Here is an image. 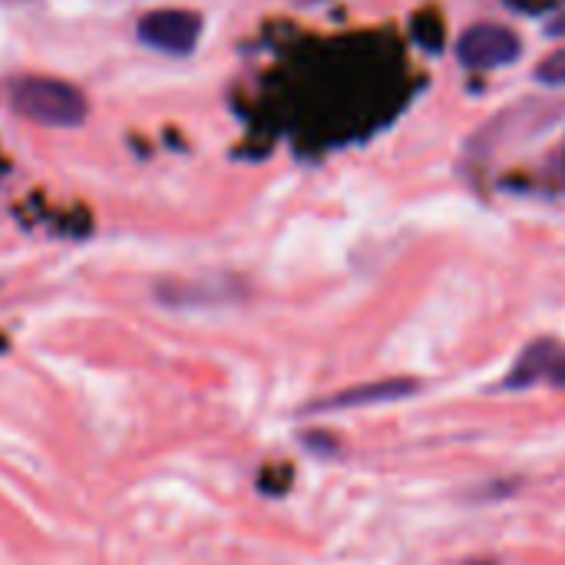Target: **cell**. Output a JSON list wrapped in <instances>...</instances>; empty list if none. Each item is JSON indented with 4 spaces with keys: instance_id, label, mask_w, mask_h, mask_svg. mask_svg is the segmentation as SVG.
<instances>
[{
    "instance_id": "cell-1",
    "label": "cell",
    "mask_w": 565,
    "mask_h": 565,
    "mask_svg": "<svg viewBox=\"0 0 565 565\" xmlns=\"http://www.w3.org/2000/svg\"><path fill=\"white\" fill-rule=\"evenodd\" d=\"M13 103L23 116L43 126H79L86 119V99L60 79L26 76L13 83Z\"/></svg>"
},
{
    "instance_id": "cell-2",
    "label": "cell",
    "mask_w": 565,
    "mask_h": 565,
    "mask_svg": "<svg viewBox=\"0 0 565 565\" xmlns=\"http://www.w3.org/2000/svg\"><path fill=\"white\" fill-rule=\"evenodd\" d=\"M199 33H202V17L192 10H152L139 20V40L172 56L192 53Z\"/></svg>"
},
{
    "instance_id": "cell-3",
    "label": "cell",
    "mask_w": 565,
    "mask_h": 565,
    "mask_svg": "<svg viewBox=\"0 0 565 565\" xmlns=\"http://www.w3.org/2000/svg\"><path fill=\"white\" fill-rule=\"evenodd\" d=\"M536 384L565 387V344L553 341V338L533 341L503 381L507 391H526Z\"/></svg>"
},
{
    "instance_id": "cell-4",
    "label": "cell",
    "mask_w": 565,
    "mask_h": 565,
    "mask_svg": "<svg viewBox=\"0 0 565 565\" xmlns=\"http://www.w3.org/2000/svg\"><path fill=\"white\" fill-rule=\"evenodd\" d=\"M520 56V36L500 23H477L460 36V63L470 70H497Z\"/></svg>"
},
{
    "instance_id": "cell-5",
    "label": "cell",
    "mask_w": 565,
    "mask_h": 565,
    "mask_svg": "<svg viewBox=\"0 0 565 565\" xmlns=\"http://www.w3.org/2000/svg\"><path fill=\"white\" fill-rule=\"evenodd\" d=\"M417 391L414 381L407 377H397V381H374V384H364V387H354V391H344V394H334L328 401H318L311 404L308 411H354V407H371V404H387V401H401V397H411Z\"/></svg>"
},
{
    "instance_id": "cell-6",
    "label": "cell",
    "mask_w": 565,
    "mask_h": 565,
    "mask_svg": "<svg viewBox=\"0 0 565 565\" xmlns=\"http://www.w3.org/2000/svg\"><path fill=\"white\" fill-rule=\"evenodd\" d=\"M536 79L546 86H565V50H556L536 66Z\"/></svg>"
},
{
    "instance_id": "cell-7",
    "label": "cell",
    "mask_w": 565,
    "mask_h": 565,
    "mask_svg": "<svg viewBox=\"0 0 565 565\" xmlns=\"http://www.w3.org/2000/svg\"><path fill=\"white\" fill-rule=\"evenodd\" d=\"M546 30H550L553 36H565V13H559V17H553Z\"/></svg>"
},
{
    "instance_id": "cell-8",
    "label": "cell",
    "mask_w": 565,
    "mask_h": 565,
    "mask_svg": "<svg viewBox=\"0 0 565 565\" xmlns=\"http://www.w3.org/2000/svg\"><path fill=\"white\" fill-rule=\"evenodd\" d=\"M295 3H305V7H311V3H324V0H295Z\"/></svg>"
},
{
    "instance_id": "cell-9",
    "label": "cell",
    "mask_w": 565,
    "mask_h": 565,
    "mask_svg": "<svg viewBox=\"0 0 565 565\" xmlns=\"http://www.w3.org/2000/svg\"><path fill=\"white\" fill-rule=\"evenodd\" d=\"M480 565H490V563H480Z\"/></svg>"
}]
</instances>
